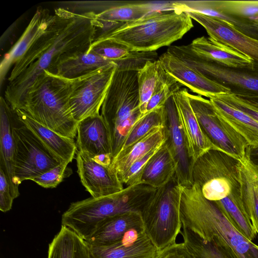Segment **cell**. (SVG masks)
<instances>
[{
    "instance_id": "cell-1",
    "label": "cell",
    "mask_w": 258,
    "mask_h": 258,
    "mask_svg": "<svg viewBox=\"0 0 258 258\" xmlns=\"http://www.w3.org/2000/svg\"><path fill=\"white\" fill-rule=\"evenodd\" d=\"M95 35L91 13L55 8L45 31L12 68L5 98L13 109L21 108L29 89L39 75L44 71L52 73L59 61L69 55L88 51Z\"/></svg>"
},
{
    "instance_id": "cell-2",
    "label": "cell",
    "mask_w": 258,
    "mask_h": 258,
    "mask_svg": "<svg viewBox=\"0 0 258 258\" xmlns=\"http://www.w3.org/2000/svg\"><path fill=\"white\" fill-rule=\"evenodd\" d=\"M182 226L204 240L214 243L230 258H258V245L241 234L215 201L203 195L196 183L182 186Z\"/></svg>"
},
{
    "instance_id": "cell-3",
    "label": "cell",
    "mask_w": 258,
    "mask_h": 258,
    "mask_svg": "<svg viewBox=\"0 0 258 258\" xmlns=\"http://www.w3.org/2000/svg\"><path fill=\"white\" fill-rule=\"evenodd\" d=\"M157 189L140 183L109 196L73 202L63 213L61 224L86 241L107 218L128 212L141 213Z\"/></svg>"
},
{
    "instance_id": "cell-4",
    "label": "cell",
    "mask_w": 258,
    "mask_h": 258,
    "mask_svg": "<svg viewBox=\"0 0 258 258\" xmlns=\"http://www.w3.org/2000/svg\"><path fill=\"white\" fill-rule=\"evenodd\" d=\"M69 80L44 71L29 89L20 109L45 126L74 139L78 122L70 107Z\"/></svg>"
},
{
    "instance_id": "cell-5",
    "label": "cell",
    "mask_w": 258,
    "mask_h": 258,
    "mask_svg": "<svg viewBox=\"0 0 258 258\" xmlns=\"http://www.w3.org/2000/svg\"><path fill=\"white\" fill-rule=\"evenodd\" d=\"M193 26L185 11H162L125 23L104 38L115 40L132 50L152 51L181 38Z\"/></svg>"
},
{
    "instance_id": "cell-6",
    "label": "cell",
    "mask_w": 258,
    "mask_h": 258,
    "mask_svg": "<svg viewBox=\"0 0 258 258\" xmlns=\"http://www.w3.org/2000/svg\"><path fill=\"white\" fill-rule=\"evenodd\" d=\"M139 104L138 72L116 69L101 109L113 150L121 149L130 130L143 115Z\"/></svg>"
},
{
    "instance_id": "cell-7",
    "label": "cell",
    "mask_w": 258,
    "mask_h": 258,
    "mask_svg": "<svg viewBox=\"0 0 258 258\" xmlns=\"http://www.w3.org/2000/svg\"><path fill=\"white\" fill-rule=\"evenodd\" d=\"M181 190L174 175L157 189L141 212L146 234L159 251L176 243L180 234Z\"/></svg>"
},
{
    "instance_id": "cell-8",
    "label": "cell",
    "mask_w": 258,
    "mask_h": 258,
    "mask_svg": "<svg viewBox=\"0 0 258 258\" xmlns=\"http://www.w3.org/2000/svg\"><path fill=\"white\" fill-rule=\"evenodd\" d=\"M242 161L221 150L211 149L194 162L192 180L207 199L217 201L240 190Z\"/></svg>"
},
{
    "instance_id": "cell-9",
    "label": "cell",
    "mask_w": 258,
    "mask_h": 258,
    "mask_svg": "<svg viewBox=\"0 0 258 258\" xmlns=\"http://www.w3.org/2000/svg\"><path fill=\"white\" fill-rule=\"evenodd\" d=\"M167 52L208 79L238 96L258 97V63L251 67H228L205 58L190 45L171 46Z\"/></svg>"
},
{
    "instance_id": "cell-10",
    "label": "cell",
    "mask_w": 258,
    "mask_h": 258,
    "mask_svg": "<svg viewBox=\"0 0 258 258\" xmlns=\"http://www.w3.org/2000/svg\"><path fill=\"white\" fill-rule=\"evenodd\" d=\"M187 97L200 127L209 141L217 149L244 161L249 145L246 140L219 114L210 100L188 93Z\"/></svg>"
},
{
    "instance_id": "cell-11",
    "label": "cell",
    "mask_w": 258,
    "mask_h": 258,
    "mask_svg": "<svg viewBox=\"0 0 258 258\" xmlns=\"http://www.w3.org/2000/svg\"><path fill=\"white\" fill-rule=\"evenodd\" d=\"M116 69L114 62L79 78L70 83L69 104L72 115L79 121L100 114Z\"/></svg>"
},
{
    "instance_id": "cell-12",
    "label": "cell",
    "mask_w": 258,
    "mask_h": 258,
    "mask_svg": "<svg viewBox=\"0 0 258 258\" xmlns=\"http://www.w3.org/2000/svg\"><path fill=\"white\" fill-rule=\"evenodd\" d=\"M14 122L13 132L16 146L15 176L18 185L31 180L55 167L60 162L35 135L21 122Z\"/></svg>"
},
{
    "instance_id": "cell-13",
    "label": "cell",
    "mask_w": 258,
    "mask_h": 258,
    "mask_svg": "<svg viewBox=\"0 0 258 258\" xmlns=\"http://www.w3.org/2000/svg\"><path fill=\"white\" fill-rule=\"evenodd\" d=\"M163 131L165 141L175 164V177L181 186L193 184L192 170L194 161L190 157L186 137L173 94L163 106Z\"/></svg>"
},
{
    "instance_id": "cell-14",
    "label": "cell",
    "mask_w": 258,
    "mask_h": 258,
    "mask_svg": "<svg viewBox=\"0 0 258 258\" xmlns=\"http://www.w3.org/2000/svg\"><path fill=\"white\" fill-rule=\"evenodd\" d=\"M206 29L212 41L227 46L258 63V40L248 37L225 22L199 13L186 12Z\"/></svg>"
},
{
    "instance_id": "cell-15",
    "label": "cell",
    "mask_w": 258,
    "mask_h": 258,
    "mask_svg": "<svg viewBox=\"0 0 258 258\" xmlns=\"http://www.w3.org/2000/svg\"><path fill=\"white\" fill-rule=\"evenodd\" d=\"M76 161L81 182L92 197L109 196L123 189L117 173L110 167L101 165L79 151Z\"/></svg>"
},
{
    "instance_id": "cell-16",
    "label": "cell",
    "mask_w": 258,
    "mask_h": 258,
    "mask_svg": "<svg viewBox=\"0 0 258 258\" xmlns=\"http://www.w3.org/2000/svg\"><path fill=\"white\" fill-rule=\"evenodd\" d=\"M165 72L182 86L208 98L230 93L227 88L206 78L181 60L166 52L159 58Z\"/></svg>"
},
{
    "instance_id": "cell-17",
    "label": "cell",
    "mask_w": 258,
    "mask_h": 258,
    "mask_svg": "<svg viewBox=\"0 0 258 258\" xmlns=\"http://www.w3.org/2000/svg\"><path fill=\"white\" fill-rule=\"evenodd\" d=\"M14 110L5 98H0V168L6 175L12 197L20 193L15 176L16 146L13 132Z\"/></svg>"
},
{
    "instance_id": "cell-18",
    "label": "cell",
    "mask_w": 258,
    "mask_h": 258,
    "mask_svg": "<svg viewBox=\"0 0 258 258\" xmlns=\"http://www.w3.org/2000/svg\"><path fill=\"white\" fill-rule=\"evenodd\" d=\"M53 14L42 7H38L24 32L4 56L0 64L1 87L10 68L27 51L32 44L44 33Z\"/></svg>"
},
{
    "instance_id": "cell-19",
    "label": "cell",
    "mask_w": 258,
    "mask_h": 258,
    "mask_svg": "<svg viewBox=\"0 0 258 258\" xmlns=\"http://www.w3.org/2000/svg\"><path fill=\"white\" fill-rule=\"evenodd\" d=\"M186 89L175 91L173 96L187 141L189 154L195 161L207 151L217 149L203 134L193 111Z\"/></svg>"
},
{
    "instance_id": "cell-20",
    "label": "cell",
    "mask_w": 258,
    "mask_h": 258,
    "mask_svg": "<svg viewBox=\"0 0 258 258\" xmlns=\"http://www.w3.org/2000/svg\"><path fill=\"white\" fill-rule=\"evenodd\" d=\"M77 147L78 151L91 158L101 154H111L109 134L100 114L88 117L78 122Z\"/></svg>"
},
{
    "instance_id": "cell-21",
    "label": "cell",
    "mask_w": 258,
    "mask_h": 258,
    "mask_svg": "<svg viewBox=\"0 0 258 258\" xmlns=\"http://www.w3.org/2000/svg\"><path fill=\"white\" fill-rule=\"evenodd\" d=\"M18 119L28 127L61 163L72 161L78 150L74 140L63 136L32 118L25 111L15 110Z\"/></svg>"
},
{
    "instance_id": "cell-22",
    "label": "cell",
    "mask_w": 258,
    "mask_h": 258,
    "mask_svg": "<svg viewBox=\"0 0 258 258\" xmlns=\"http://www.w3.org/2000/svg\"><path fill=\"white\" fill-rule=\"evenodd\" d=\"M144 227L141 213L128 212L104 220L86 241L94 245H108L121 241L130 230Z\"/></svg>"
},
{
    "instance_id": "cell-23",
    "label": "cell",
    "mask_w": 258,
    "mask_h": 258,
    "mask_svg": "<svg viewBox=\"0 0 258 258\" xmlns=\"http://www.w3.org/2000/svg\"><path fill=\"white\" fill-rule=\"evenodd\" d=\"M87 243L90 258H155L159 252L146 233L131 245L122 241L108 245Z\"/></svg>"
},
{
    "instance_id": "cell-24",
    "label": "cell",
    "mask_w": 258,
    "mask_h": 258,
    "mask_svg": "<svg viewBox=\"0 0 258 258\" xmlns=\"http://www.w3.org/2000/svg\"><path fill=\"white\" fill-rule=\"evenodd\" d=\"M189 45L194 51L205 58L226 67L245 68L253 64L250 57L204 36L194 39Z\"/></svg>"
},
{
    "instance_id": "cell-25",
    "label": "cell",
    "mask_w": 258,
    "mask_h": 258,
    "mask_svg": "<svg viewBox=\"0 0 258 258\" xmlns=\"http://www.w3.org/2000/svg\"><path fill=\"white\" fill-rule=\"evenodd\" d=\"M113 63L114 61L94 52L80 51L61 59L52 74L68 80H72Z\"/></svg>"
},
{
    "instance_id": "cell-26",
    "label": "cell",
    "mask_w": 258,
    "mask_h": 258,
    "mask_svg": "<svg viewBox=\"0 0 258 258\" xmlns=\"http://www.w3.org/2000/svg\"><path fill=\"white\" fill-rule=\"evenodd\" d=\"M164 141L163 126L156 128L127 149L120 152L112 160L110 167L116 172L120 180L135 161L150 151L159 148Z\"/></svg>"
},
{
    "instance_id": "cell-27",
    "label": "cell",
    "mask_w": 258,
    "mask_h": 258,
    "mask_svg": "<svg viewBox=\"0 0 258 258\" xmlns=\"http://www.w3.org/2000/svg\"><path fill=\"white\" fill-rule=\"evenodd\" d=\"M175 171L174 160L164 143L147 163L141 183L158 189L171 180L175 175Z\"/></svg>"
},
{
    "instance_id": "cell-28",
    "label": "cell",
    "mask_w": 258,
    "mask_h": 258,
    "mask_svg": "<svg viewBox=\"0 0 258 258\" xmlns=\"http://www.w3.org/2000/svg\"><path fill=\"white\" fill-rule=\"evenodd\" d=\"M47 258H90V255L86 241L73 230L61 225L49 244Z\"/></svg>"
},
{
    "instance_id": "cell-29",
    "label": "cell",
    "mask_w": 258,
    "mask_h": 258,
    "mask_svg": "<svg viewBox=\"0 0 258 258\" xmlns=\"http://www.w3.org/2000/svg\"><path fill=\"white\" fill-rule=\"evenodd\" d=\"M210 100L219 114L247 142L258 146V121L243 112L212 97Z\"/></svg>"
},
{
    "instance_id": "cell-30",
    "label": "cell",
    "mask_w": 258,
    "mask_h": 258,
    "mask_svg": "<svg viewBox=\"0 0 258 258\" xmlns=\"http://www.w3.org/2000/svg\"><path fill=\"white\" fill-rule=\"evenodd\" d=\"M240 183L243 207L258 234V171L245 160L240 165Z\"/></svg>"
},
{
    "instance_id": "cell-31",
    "label": "cell",
    "mask_w": 258,
    "mask_h": 258,
    "mask_svg": "<svg viewBox=\"0 0 258 258\" xmlns=\"http://www.w3.org/2000/svg\"><path fill=\"white\" fill-rule=\"evenodd\" d=\"M215 202L241 234L250 241L255 239L257 234L243 207L240 190L233 191L228 197Z\"/></svg>"
},
{
    "instance_id": "cell-32",
    "label": "cell",
    "mask_w": 258,
    "mask_h": 258,
    "mask_svg": "<svg viewBox=\"0 0 258 258\" xmlns=\"http://www.w3.org/2000/svg\"><path fill=\"white\" fill-rule=\"evenodd\" d=\"M185 12L192 11L220 19L241 33L258 40V25L232 17L202 4L201 1H178Z\"/></svg>"
},
{
    "instance_id": "cell-33",
    "label": "cell",
    "mask_w": 258,
    "mask_h": 258,
    "mask_svg": "<svg viewBox=\"0 0 258 258\" xmlns=\"http://www.w3.org/2000/svg\"><path fill=\"white\" fill-rule=\"evenodd\" d=\"M204 6L258 25V1H201Z\"/></svg>"
},
{
    "instance_id": "cell-34",
    "label": "cell",
    "mask_w": 258,
    "mask_h": 258,
    "mask_svg": "<svg viewBox=\"0 0 258 258\" xmlns=\"http://www.w3.org/2000/svg\"><path fill=\"white\" fill-rule=\"evenodd\" d=\"M180 234V246L190 258H230L215 244L204 240L183 226Z\"/></svg>"
},
{
    "instance_id": "cell-35",
    "label": "cell",
    "mask_w": 258,
    "mask_h": 258,
    "mask_svg": "<svg viewBox=\"0 0 258 258\" xmlns=\"http://www.w3.org/2000/svg\"><path fill=\"white\" fill-rule=\"evenodd\" d=\"M162 67L159 59L149 61L138 72L139 108L141 112H146L147 104L159 80Z\"/></svg>"
},
{
    "instance_id": "cell-36",
    "label": "cell",
    "mask_w": 258,
    "mask_h": 258,
    "mask_svg": "<svg viewBox=\"0 0 258 258\" xmlns=\"http://www.w3.org/2000/svg\"><path fill=\"white\" fill-rule=\"evenodd\" d=\"M163 125V106L156 108L146 113L135 123L130 130L120 152L127 149L154 129L161 127Z\"/></svg>"
},
{
    "instance_id": "cell-37",
    "label": "cell",
    "mask_w": 258,
    "mask_h": 258,
    "mask_svg": "<svg viewBox=\"0 0 258 258\" xmlns=\"http://www.w3.org/2000/svg\"><path fill=\"white\" fill-rule=\"evenodd\" d=\"M132 50L125 45L110 38L94 40L88 51L111 61L120 59L125 56Z\"/></svg>"
},
{
    "instance_id": "cell-38",
    "label": "cell",
    "mask_w": 258,
    "mask_h": 258,
    "mask_svg": "<svg viewBox=\"0 0 258 258\" xmlns=\"http://www.w3.org/2000/svg\"><path fill=\"white\" fill-rule=\"evenodd\" d=\"M158 59V54L155 51L131 50L124 57L113 61L116 64L117 70L138 72L142 69L147 62L155 61Z\"/></svg>"
},
{
    "instance_id": "cell-39",
    "label": "cell",
    "mask_w": 258,
    "mask_h": 258,
    "mask_svg": "<svg viewBox=\"0 0 258 258\" xmlns=\"http://www.w3.org/2000/svg\"><path fill=\"white\" fill-rule=\"evenodd\" d=\"M69 163L61 162L55 167L42 173L32 179L38 185L44 188L56 187L63 179L69 176L72 173L67 168Z\"/></svg>"
},
{
    "instance_id": "cell-40",
    "label": "cell",
    "mask_w": 258,
    "mask_h": 258,
    "mask_svg": "<svg viewBox=\"0 0 258 258\" xmlns=\"http://www.w3.org/2000/svg\"><path fill=\"white\" fill-rule=\"evenodd\" d=\"M159 148L150 151L130 166L120 179L123 185L128 186L141 183L143 171L147 163Z\"/></svg>"
},
{
    "instance_id": "cell-41",
    "label": "cell",
    "mask_w": 258,
    "mask_h": 258,
    "mask_svg": "<svg viewBox=\"0 0 258 258\" xmlns=\"http://www.w3.org/2000/svg\"><path fill=\"white\" fill-rule=\"evenodd\" d=\"M213 97H215L228 105L243 112L258 121V109L244 102L235 95L228 93Z\"/></svg>"
},
{
    "instance_id": "cell-42",
    "label": "cell",
    "mask_w": 258,
    "mask_h": 258,
    "mask_svg": "<svg viewBox=\"0 0 258 258\" xmlns=\"http://www.w3.org/2000/svg\"><path fill=\"white\" fill-rule=\"evenodd\" d=\"M14 199L6 175L0 168V210L3 212L10 211Z\"/></svg>"
},
{
    "instance_id": "cell-43",
    "label": "cell",
    "mask_w": 258,
    "mask_h": 258,
    "mask_svg": "<svg viewBox=\"0 0 258 258\" xmlns=\"http://www.w3.org/2000/svg\"><path fill=\"white\" fill-rule=\"evenodd\" d=\"M158 258H190L179 243H175L159 251Z\"/></svg>"
},
{
    "instance_id": "cell-44",
    "label": "cell",
    "mask_w": 258,
    "mask_h": 258,
    "mask_svg": "<svg viewBox=\"0 0 258 258\" xmlns=\"http://www.w3.org/2000/svg\"><path fill=\"white\" fill-rule=\"evenodd\" d=\"M245 160L258 171V146L248 145L246 147Z\"/></svg>"
},
{
    "instance_id": "cell-45",
    "label": "cell",
    "mask_w": 258,
    "mask_h": 258,
    "mask_svg": "<svg viewBox=\"0 0 258 258\" xmlns=\"http://www.w3.org/2000/svg\"><path fill=\"white\" fill-rule=\"evenodd\" d=\"M92 159L98 164L106 167H110L112 160L111 154H101Z\"/></svg>"
},
{
    "instance_id": "cell-46",
    "label": "cell",
    "mask_w": 258,
    "mask_h": 258,
    "mask_svg": "<svg viewBox=\"0 0 258 258\" xmlns=\"http://www.w3.org/2000/svg\"><path fill=\"white\" fill-rule=\"evenodd\" d=\"M236 96L244 102L258 109V97Z\"/></svg>"
},
{
    "instance_id": "cell-47",
    "label": "cell",
    "mask_w": 258,
    "mask_h": 258,
    "mask_svg": "<svg viewBox=\"0 0 258 258\" xmlns=\"http://www.w3.org/2000/svg\"><path fill=\"white\" fill-rule=\"evenodd\" d=\"M155 258H158V256H156V257H155Z\"/></svg>"
}]
</instances>
